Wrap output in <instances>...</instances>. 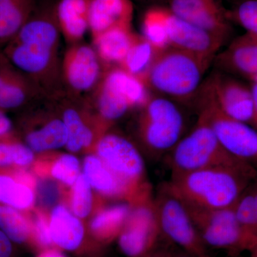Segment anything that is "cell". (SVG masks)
Returning <instances> with one entry per match:
<instances>
[{
	"mask_svg": "<svg viewBox=\"0 0 257 257\" xmlns=\"http://www.w3.org/2000/svg\"><path fill=\"white\" fill-rule=\"evenodd\" d=\"M60 34L55 8L34 12L3 53L34 82H53L58 74Z\"/></svg>",
	"mask_w": 257,
	"mask_h": 257,
	"instance_id": "1",
	"label": "cell"
},
{
	"mask_svg": "<svg viewBox=\"0 0 257 257\" xmlns=\"http://www.w3.org/2000/svg\"><path fill=\"white\" fill-rule=\"evenodd\" d=\"M256 176V169L240 164L172 175L168 183L186 204L221 209L234 207Z\"/></svg>",
	"mask_w": 257,
	"mask_h": 257,
	"instance_id": "2",
	"label": "cell"
},
{
	"mask_svg": "<svg viewBox=\"0 0 257 257\" xmlns=\"http://www.w3.org/2000/svg\"><path fill=\"white\" fill-rule=\"evenodd\" d=\"M212 61L169 47L161 50L145 78L147 87L165 97L187 101L197 95Z\"/></svg>",
	"mask_w": 257,
	"mask_h": 257,
	"instance_id": "3",
	"label": "cell"
},
{
	"mask_svg": "<svg viewBox=\"0 0 257 257\" xmlns=\"http://www.w3.org/2000/svg\"><path fill=\"white\" fill-rule=\"evenodd\" d=\"M170 153L169 162L172 175L219 166L246 164L224 150L200 112L194 128L179 140Z\"/></svg>",
	"mask_w": 257,
	"mask_h": 257,
	"instance_id": "4",
	"label": "cell"
},
{
	"mask_svg": "<svg viewBox=\"0 0 257 257\" xmlns=\"http://www.w3.org/2000/svg\"><path fill=\"white\" fill-rule=\"evenodd\" d=\"M197 96L199 112L205 116L221 146L231 156L256 170V128L219 110L205 83H203Z\"/></svg>",
	"mask_w": 257,
	"mask_h": 257,
	"instance_id": "5",
	"label": "cell"
},
{
	"mask_svg": "<svg viewBox=\"0 0 257 257\" xmlns=\"http://www.w3.org/2000/svg\"><path fill=\"white\" fill-rule=\"evenodd\" d=\"M161 234L191 254L202 257L206 246L193 222L185 203L171 188L162 184L154 199Z\"/></svg>",
	"mask_w": 257,
	"mask_h": 257,
	"instance_id": "6",
	"label": "cell"
},
{
	"mask_svg": "<svg viewBox=\"0 0 257 257\" xmlns=\"http://www.w3.org/2000/svg\"><path fill=\"white\" fill-rule=\"evenodd\" d=\"M140 133L147 148L157 155L173 150L182 139L183 115L172 99L151 96L143 106Z\"/></svg>",
	"mask_w": 257,
	"mask_h": 257,
	"instance_id": "7",
	"label": "cell"
},
{
	"mask_svg": "<svg viewBox=\"0 0 257 257\" xmlns=\"http://www.w3.org/2000/svg\"><path fill=\"white\" fill-rule=\"evenodd\" d=\"M185 204L205 246L223 248L233 253L246 249L247 238L234 207L208 209Z\"/></svg>",
	"mask_w": 257,
	"mask_h": 257,
	"instance_id": "8",
	"label": "cell"
},
{
	"mask_svg": "<svg viewBox=\"0 0 257 257\" xmlns=\"http://www.w3.org/2000/svg\"><path fill=\"white\" fill-rule=\"evenodd\" d=\"M97 156L115 175L126 182L143 197L150 196L149 184L145 183V166L137 147L127 139L109 133L96 143Z\"/></svg>",
	"mask_w": 257,
	"mask_h": 257,
	"instance_id": "9",
	"label": "cell"
},
{
	"mask_svg": "<svg viewBox=\"0 0 257 257\" xmlns=\"http://www.w3.org/2000/svg\"><path fill=\"white\" fill-rule=\"evenodd\" d=\"M135 204L118 236V245L125 256L143 257L155 249L161 231L154 200Z\"/></svg>",
	"mask_w": 257,
	"mask_h": 257,
	"instance_id": "10",
	"label": "cell"
},
{
	"mask_svg": "<svg viewBox=\"0 0 257 257\" xmlns=\"http://www.w3.org/2000/svg\"><path fill=\"white\" fill-rule=\"evenodd\" d=\"M166 7L178 18L227 42L232 23L221 0H167Z\"/></svg>",
	"mask_w": 257,
	"mask_h": 257,
	"instance_id": "11",
	"label": "cell"
},
{
	"mask_svg": "<svg viewBox=\"0 0 257 257\" xmlns=\"http://www.w3.org/2000/svg\"><path fill=\"white\" fill-rule=\"evenodd\" d=\"M169 45L214 62L221 47L226 42L202 29L174 15L162 6Z\"/></svg>",
	"mask_w": 257,
	"mask_h": 257,
	"instance_id": "12",
	"label": "cell"
},
{
	"mask_svg": "<svg viewBox=\"0 0 257 257\" xmlns=\"http://www.w3.org/2000/svg\"><path fill=\"white\" fill-rule=\"evenodd\" d=\"M219 110L232 119L252 126L253 109L250 87L216 72L204 82Z\"/></svg>",
	"mask_w": 257,
	"mask_h": 257,
	"instance_id": "13",
	"label": "cell"
},
{
	"mask_svg": "<svg viewBox=\"0 0 257 257\" xmlns=\"http://www.w3.org/2000/svg\"><path fill=\"white\" fill-rule=\"evenodd\" d=\"M101 61L94 47L74 44L66 51L62 62V78L74 92L92 89L101 78Z\"/></svg>",
	"mask_w": 257,
	"mask_h": 257,
	"instance_id": "14",
	"label": "cell"
},
{
	"mask_svg": "<svg viewBox=\"0 0 257 257\" xmlns=\"http://www.w3.org/2000/svg\"><path fill=\"white\" fill-rule=\"evenodd\" d=\"M221 71L251 79L257 74V35L245 32L214 58Z\"/></svg>",
	"mask_w": 257,
	"mask_h": 257,
	"instance_id": "15",
	"label": "cell"
},
{
	"mask_svg": "<svg viewBox=\"0 0 257 257\" xmlns=\"http://www.w3.org/2000/svg\"><path fill=\"white\" fill-rule=\"evenodd\" d=\"M83 172L91 187L104 195L130 198L135 204L147 198L139 194L131 186L115 175L98 156L89 155L84 159Z\"/></svg>",
	"mask_w": 257,
	"mask_h": 257,
	"instance_id": "16",
	"label": "cell"
},
{
	"mask_svg": "<svg viewBox=\"0 0 257 257\" xmlns=\"http://www.w3.org/2000/svg\"><path fill=\"white\" fill-rule=\"evenodd\" d=\"M35 84L0 52V109L23 105L36 94Z\"/></svg>",
	"mask_w": 257,
	"mask_h": 257,
	"instance_id": "17",
	"label": "cell"
},
{
	"mask_svg": "<svg viewBox=\"0 0 257 257\" xmlns=\"http://www.w3.org/2000/svg\"><path fill=\"white\" fill-rule=\"evenodd\" d=\"M133 15L131 0H91L89 30L92 38L111 29L132 26Z\"/></svg>",
	"mask_w": 257,
	"mask_h": 257,
	"instance_id": "18",
	"label": "cell"
},
{
	"mask_svg": "<svg viewBox=\"0 0 257 257\" xmlns=\"http://www.w3.org/2000/svg\"><path fill=\"white\" fill-rule=\"evenodd\" d=\"M91 0H60L55 7L56 18L66 41L79 43L89 30Z\"/></svg>",
	"mask_w": 257,
	"mask_h": 257,
	"instance_id": "19",
	"label": "cell"
},
{
	"mask_svg": "<svg viewBox=\"0 0 257 257\" xmlns=\"http://www.w3.org/2000/svg\"><path fill=\"white\" fill-rule=\"evenodd\" d=\"M100 84L112 94L114 93L115 96L128 102L132 108L143 107L152 96L145 81L128 73L119 66L109 69L102 77Z\"/></svg>",
	"mask_w": 257,
	"mask_h": 257,
	"instance_id": "20",
	"label": "cell"
},
{
	"mask_svg": "<svg viewBox=\"0 0 257 257\" xmlns=\"http://www.w3.org/2000/svg\"><path fill=\"white\" fill-rule=\"evenodd\" d=\"M52 242L66 251L78 249L84 241V228L79 217L64 205L56 206L50 221Z\"/></svg>",
	"mask_w": 257,
	"mask_h": 257,
	"instance_id": "21",
	"label": "cell"
},
{
	"mask_svg": "<svg viewBox=\"0 0 257 257\" xmlns=\"http://www.w3.org/2000/svg\"><path fill=\"white\" fill-rule=\"evenodd\" d=\"M133 27H119L93 39L94 49L101 62L119 66L138 38Z\"/></svg>",
	"mask_w": 257,
	"mask_h": 257,
	"instance_id": "22",
	"label": "cell"
},
{
	"mask_svg": "<svg viewBox=\"0 0 257 257\" xmlns=\"http://www.w3.org/2000/svg\"><path fill=\"white\" fill-rule=\"evenodd\" d=\"M34 12V0H0V46L18 34Z\"/></svg>",
	"mask_w": 257,
	"mask_h": 257,
	"instance_id": "23",
	"label": "cell"
},
{
	"mask_svg": "<svg viewBox=\"0 0 257 257\" xmlns=\"http://www.w3.org/2000/svg\"><path fill=\"white\" fill-rule=\"evenodd\" d=\"M131 207L128 204H117L99 211L90 223L92 234L98 240L109 242L118 238Z\"/></svg>",
	"mask_w": 257,
	"mask_h": 257,
	"instance_id": "24",
	"label": "cell"
},
{
	"mask_svg": "<svg viewBox=\"0 0 257 257\" xmlns=\"http://www.w3.org/2000/svg\"><path fill=\"white\" fill-rule=\"evenodd\" d=\"M67 131L62 119H51L27 135L26 143L33 152H44L66 146Z\"/></svg>",
	"mask_w": 257,
	"mask_h": 257,
	"instance_id": "25",
	"label": "cell"
},
{
	"mask_svg": "<svg viewBox=\"0 0 257 257\" xmlns=\"http://www.w3.org/2000/svg\"><path fill=\"white\" fill-rule=\"evenodd\" d=\"M160 51L143 35H139L119 67L145 82L147 74Z\"/></svg>",
	"mask_w": 257,
	"mask_h": 257,
	"instance_id": "26",
	"label": "cell"
},
{
	"mask_svg": "<svg viewBox=\"0 0 257 257\" xmlns=\"http://www.w3.org/2000/svg\"><path fill=\"white\" fill-rule=\"evenodd\" d=\"M62 119L67 128V142L65 147L69 151L79 152L92 145L94 141V132L76 108H66Z\"/></svg>",
	"mask_w": 257,
	"mask_h": 257,
	"instance_id": "27",
	"label": "cell"
},
{
	"mask_svg": "<svg viewBox=\"0 0 257 257\" xmlns=\"http://www.w3.org/2000/svg\"><path fill=\"white\" fill-rule=\"evenodd\" d=\"M251 183L234 207L237 220L247 238L248 246L257 236V182Z\"/></svg>",
	"mask_w": 257,
	"mask_h": 257,
	"instance_id": "28",
	"label": "cell"
},
{
	"mask_svg": "<svg viewBox=\"0 0 257 257\" xmlns=\"http://www.w3.org/2000/svg\"><path fill=\"white\" fill-rule=\"evenodd\" d=\"M35 202L30 185L9 176L0 175V203L16 209H29Z\"/></svg>",
	"mask_w": 257,
	"mask_h": 257,
	"instance_id": "29",
	"label": "cell"
},
{
	"mask_svg": "<svg viewBox=\"0 0 257 257\" xmlns=\"http://www.w3.org/2000/svg\"><path fill=\"white\" fill-rule=\"evenodd\" d=\"M142 31L143 37L158 50H165L170 47L162 15V6L152 7L144 13Z\"/></svg>",
	"mask_w": 257,
	"mask_h": 257,
	"instance_id": "30",
	"label": "cell"
},
{
	"mask_svg": "<svg viewBox=\"0 0 257 257\" xmlns=\"http://www.w3.org/2000/svg\"><path fill=\"white\" fill-rule=\"evenodd\" d=\"M18 209L0 205V230L12 241L22 243L28 241L32 234V226Z\"/></svg>",
	"mask_w": 257,
	"mask_h": 257,
	"instance_id": "31",
	"label": "cell"
},
{
	"mask_svg": "<svg viewBox=\"0 0 257 257\" xmlns=\"http://www.w3.org/2000/svg\"><path fill=\"white\" fill-rule=\"evenodd\" d=\"M228 16L231 23L239 25L247 33L257 35V0H236Z\"/></svg>",
	"mask_w": 257,
	"mask_h": 257,
	"instance_id": "32",
	"label": "cell"
},
{
	"mask_svg": "<svg viewBox=\"0 0 257 257\" xmlns=\"http://www.w3.org/2000/svg\"><path fill=\"white\" fill-rule=\"evenodd\" d=\"M92 207V187L83 174H81L72 185L71 194V209L74 215L85 218Z\"/></svg>",
	"mask_w": 257,
	"mask_h": 257,
	"instance_id": "33",
	"label": "cell"
},
{
	"mask_svg": "<svg viewBox=\"0 0 257 257\" xmlns=\"http://www.w3.org/2000/svg\"><path fill=\"white\" fill-rule=\"evenodd\" d=\"M51 174L65 185H73L81 175L78 159L69 154L61 155L52 165Z\"/></svg>",
	"mask_w": 257,
	"mask_h": 257,
	"instance_id": "34",
	"label": "cell"
},
{
	"mask_svg": "<svg viewBox=\"0 0 257 257\" xmlns=\"http://www.w3.org/2000/svg\"><path fill=\"white\" fill-rule=\"evenodd\" d=\"M32 234H33L35 241L41 247L48 248L52 245L50 222L42 214H37L34 219L32 226Z\"/></svg>",
	"mask_w": 257,
	"mask_h": 257,
	"instance_id": "35",
	"label": "cell"
},
{
	"mask_svg": "<svg viewBox=\"0 0 257 257\" xmlns=\"http://www.w3.org/2000/svg\"><path fill=\"white\" fill-rule=\"evenodd\" d=\"M6 135L0 137V167H9L16 165L18 162L19 149L20 144L5 138Z\"/></svg>",
	"mask_w": 257,
	"mask_h": 257,
	"instance_id": "36",
	"label": "cell"
},
{
	"mask_svg": "<svg viewBox=\"0 0 257 257\" xmlns=\"http://www.w3.org/2000/svg\"><path fill=\"white\" fill-rule=\"evenodd\" d=\"M13 241L0 230V257H11Z\"/></svg>",
	"mask_w": 257,
	"mask_h": 257,
	"instance_id": "37",
	"label": "cell"
},
{
	"mask_svg": "<svg viewBox=\"0 0 257 257\" xmlns=\"http://www.w3.org/2000/svg\"><path fill=\"white\" fill-rule=\"evenodd\" d=\"M11 128V121L3 111H0V137L8 135Z\"/></svg>",
	"mask_w": 257,
	"mask_h": 257,
	"instance_id": "38",
	"label": "cell"
},
{
	"mask_svg": "<svg viewBox=\"0 0 257 257\" xmlns=\"http://www.w3.org/2000/svg\"><path fill=\"white\" fill-rule=\"evenodd\" d=\"M250 89H251L253 101V118L252 126L257 130V82H251Z\"/></svg>",
	"mask_w": 257,
	"mask_h": 257,
	"instance_id": "39",
	"label": "cell"
},
{
	"mask_svg": "<svg viewBox=\"0 0 257 257\" xmlns=\"http://www.w3.org/2000/svg\"><path fill=\"white\" fill-rule=\"evenodd\" d=\"M143 257H172V251L165 248H160V249L155 248L152 252Z\"/></svg>",
	"mask_w": 257,
	"mask_h": 257,
	"instance_id": "40",
	"label": "cell"
},
{
	"mask_svg": "<svg viewBox=\"0 0 257 257\" xmlns=\"http://www.w3.org/2000/svg\"><path fill=\"white\" fill-rule=\"evenodd\" d=\"M37 257H67L63 253L61 252V251H58V250L56 249H47L45 250V251H42L41 253L39 254V256Z\"/></svg>",
	"mask_w": 257,
	"mask_h": 257,
	"instance_id": "41",
	"label": "cell"
},
{
	"mask_svg": "<svg viewBox=\"0 0 257 257\" xmlns=\"http://www.w3.org/2000/svg\"><path fill=\"white\" fill-rule=\"evenodd\" d=\"M246 251L250 253V257H257V236L248 245Z\"/></svg>",
	"mask_w": 257,
	"mask_h": 257,
	"instance_id": "42",
	"label": "cell"
},
{
	"mask_svg": "<svg viewBox=\"0 0 257 257\" xmlns=\"http://www.w3.org/2000/svg\"><path fill=\"white\" fill-rule=\"evenodd\" d=\"M250 80H251V82H257V74L256 76H254V77H253L252 78L250 79Z\"/></svg>",
	"mask_w": 257,
	"mask_h": 257,
	"instance_id": "43",
	"label": "cell"
},
{
	"mask_svg": "<svg viewBox=\"0 0 257 257\" xmlns=\"http://www.w3.org/2000/svg\"><path fill=\"white\" fill-rule=\"evenodd\" d=\"M145 1H150V2H164V3H166L167 0H145Z\"/></svg>",
	"mask_w": 257,
	"mask_h": 257,
	"instance_id": "44",
	"label": "cell"
},
{
	"mask_svg": "<svg viewBox=\"0 0 257 257\" xmlns=\"http://www.w3.org/2000/svg\"><path fill=\"white\" fill-rule=\"evenodd\" d=\"M202 257H210V256H207V255L206 254V255H204V256H203Z\"/></svg>",
	"mask_w": 257,
	"mask_h": 257,
	"instance_id": "45",
	"label": "cell"
}]
</instances>
